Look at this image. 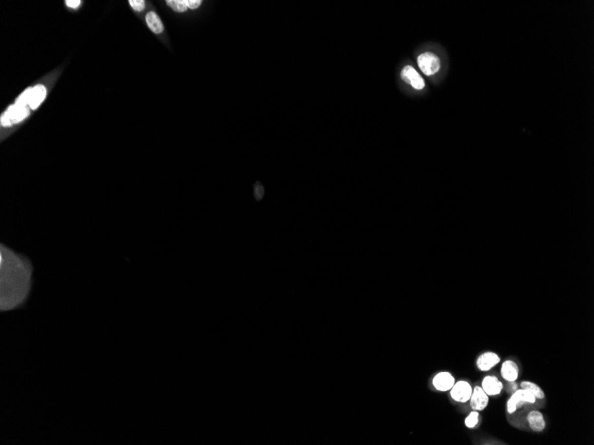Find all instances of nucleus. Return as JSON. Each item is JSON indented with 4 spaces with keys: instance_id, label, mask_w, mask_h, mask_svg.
I'll use <instances>...</instances> for the list:
<instances>
[{
    "instance_id": "nucleus-14",
    "label": "nucleus",
    "mask_w": 594,
    "mask_h": 445,
    "mask_svg": "<svg viewBox=\"0 0 594 445\" xmlns=\"http://www.w3.org/2000/svg\"><path fill=\"white\" fill-rule=\"evenodd\" d=\"M146 22L148 24V28H151L152 31L156 34H160L164 30L162 21L155 12L152 11L146 14Z\"/></svg>"
},
{
    "instance_id": "nucleus-8",
    "label": "nucleus",
    "mask_w": 594,
    "mask_h": 445,
    "mask_svg": "<svg viewBox=\"0 0 594 445\" xmlns=\"http://www.w3.org/2000/svg\"><path fill=\"white\" fill-rule=\"evenodd\" d=\"M500 361L501 358L497 354L492 351H487L478 357L476 365L480 371H488L491 370L492 368L495 367L496 364H498Z\"/></svg>"
},
{
    "instance_id": "nucleus-6",
    "label": "nucleus",
    "mask_w": 594,
    "mask_h": 445,
    "mask_svg": "<svg viewBox=\"0 0 594 445\" xmlns=\"http://www.w3.org/2000/svg\"><path fill=\"white\" fill-rule=\"evenodd\" d=\"M400 77L404 82H406L407 84L411 85L415 90H422V89L425 88V83L422 78L421 75L419 74L417 70L410 65H407L401 70Z\"/></svg>"
},
{
    "instance_id": "nucleus-22",
    "label": "nucleus",
    "mask_w": 594,
    "mask_h": 445,
    "mask_svg": "<svg viewBox=\"0 0 594 445\" xmlns=\"http://www.w3.org/2000/svg\"><path fill=\"white\" fill-rule=\"evenodd\" d=\"M65 3L68 7H71V8H77L81 3V1L80 0H67V1H65Z\"/></svg>"
},
{
    "instance_id": "nucleus-11",
    "label": "nucleus",
    "mask_w": 594,
    "mask_h": 445,
    "mask_svg": "<svg viewBox=\"0 0 594 445\" xmlns=\"http://www.w3.org/2000/svg\"><path fill=\"white\" fill-rule=\"evenodd\" d=\"M501 375L506 382H515L519 377V366L513 360H506L502 363Z\"/></svg>"
},
{
    "instance_id": "nucleus-17",
    "label": "nucleus",
    "mask_w": 594,
    "mask_h": 445,
    "mask_svg": "<svg viewBox=\"0 0 594 445\" xmlns=\"http://www.w3.org/2000/svg\"><path fill=\"white\" fill-rule=\"evenodd\" d=\"M479 417H480V414H479L478 410L471 411L469 414V416L465 419V421H464V423H465V426H466L467 428H475L478 425V422H479Z\"/></svg>"
},
{
    "instance_id": "nucleus-7",
    "label": "nucleus",
    "mask_w": 594,
    "mask_h": 445,
    "mask_svg": "<svg viewBox=\"0 0 594 445\" xmlns=\"http://www.w3.org/2000/svg\"><path fill=\"white\" fill-rule=\"evenodd\" d=\"M469 401L472 410L481 411L488 406L489 398L481 386H475Z\"/></svg>"
},
{
    "instance_id": "nucleus-12",
    "label": "nucleus",
    "mask_w": 594,
    "mask_h": 445,
    "mask_svg": "<svg viewBox=\"0 0 594 445\" xmlns=\"http://www.w3.org/2000/svg\"><path fill=\"white\" fill-rule=\"evenodd\" d=\"M527 422L531 429L534 432H543L546 428V421L542 412L539 410H532L527 417Z\"/></svg>"
},
{
    "instance_id": "nucleus-9",
    "label": "nucleus",
    "mask_w": 594,
    "mask_h": 445,
    "mask_svg": "<svg viewBox=\"0 0 594 445\" xmlns=\"http://www.w3.org/2000/svg\"><path fill=\"white\" fill-rule=\"evenodd\" d=\"M456 383V379L449 371H441L432 379V384L437 390L439 391H449L452 389L453 386Z\"/></svg>"
},
{
    "instance_id": "nucleus-10",
    "label": "nucleus",
    "mask_w": 594,
    "mask_h": 445,
    "mask_svg": "<svg viewBox=\"0 0 594 445\" xmlns=\"http://www.w3.org/2000/svg\"><path fill=\"white\" fill-rule=\"evenodd\" d=\"M481 388L488 396H495L502 392L503 385L495 376H486L481 382Z\"/></svg>"
},
{
    "instance_id": "nucleus-5",
    "label": "nucleus",
    "mask_w": 594,
    "mask_h": 445,
    "mask_svg": "<svg viewBox=\"0 0 594 445\" xmlns=\"http://www.w3.org/2000/svg\"><path fill=\"white\" fill-rule=\"evenodd\" d=\"M472 387L466 380H459L456 382L452 389H450L451 397L458 403H466L470 400Z\"/></svg>"
},
{
    "instance_id": "nucleus-3",
    "label": "nucleus",
    "mask_w": 594,
    "mask_h": 445,
    "mask_svg": "<svg viewBox=\"0 0 594 445\" xmlns=\"http://www.w3.org/2000/svg\"><path fill=\"white\" fill-rule=\"evenodd\" d=\"M418 65L425 76H432L440 70V60L434 53L426 52L418 57Z\"/></svg>"
},
{
    "instance_id": "nucleus-2",
    "label": "nucleus",
    "mask_w": 594,
    "mask_h": 445,
    "mask_svg": "<svg viewBox=\"0 0 594 445\" xmlns=\"http://www.w3.org/2000/svg\"><path fill=\"white\" fill-rule=\"evenodd\" d=\"M536 401H537V397L529 390L523 389H518L513 393L507 402V411H508V414H513L517 409L523 406L525 403H532L533 404V403H536Z\"/></svg>"
},
{
    "instance_id": "nucleus-1",
    "label": "nucleus",
    "mask_w": 594,
    "mask_h": 445,
    "mask_svg": "<svg viewBox=\"0 0 594 445\" xmlns=\"http://www.w3.org/2000/svg\"><path fill=\"white\" fill-rule=\"evenodd\" d=\"M32 283V265L8 248L1 246V307L14 309L24 302Z\"/></svg>"
},
{
    "instance_id": "nucleus-4",
    "label": "nucleus",
    "mask_w": 594,
    "mask_h": 445,
    "mask_svg": "<svg viewBox=\"0 0 594 445\" xmlns=\"http://www.w3.org/2000/svg\"><path fill=\"white\" fill-rule=\"evenodd\" d=\"M29 111H28L27 107L21 106L18 104H14L13 106H11L7 112L2 115L1 117V124L3 126L8 128L14 124H17L19 122L23 120L25 117H27Z\"/></svg>"
},
{
    "instance_id": "nucleus-15",
    "label": "nucleus",
    "mask_w": 594,
    "mask_h": 445,
    "mask_svg": "<svg viewBox=\"0 0 594 445\" xmlns=\"http://www.w3.org/2000/svg\"><path fill=\"white\" fill-rule=\"evenodd\" d=\"M520 388L523 389H527L530 392L534 394V396L537 397V399H544L545 397V392L543 391V389L537 385L536 383L532 382H528V380H525L520 383Z\"/></svg>"
},
{
    "instance_id": "nucleus-21",
    "label": "nucleus",
    "mask_w": 594,
    "mask_h": 445,
    "mask_svg": "<svg viewBox=\"0 0 594 445\" xmlns=\"http://www.w3.org/2000/svg\"><path fill=\"white\" fill-rule=\"evenodd\" d=\"M263 193H264L263 187L261 186V185H256L255 187V195L256 198L257 199H261L263 197Z\"/></svg>"
},
{
    "instance_id": "nucleus-13",
    "label": "nucleus",
    "mask_w": 594,
    "mask_h": 445,
    "mask_svg": "<svg viewBox=\"0 0 594 445\" xmlns=\"http://www.w3.org/2000/svg\"><path fill=\"white\" fill-rule=\"evenodd\" d=\"M46 90L42 85H36L34 88H31L28 106L32 110H36L46 98Z\"/></svg>"
},
{
    "instance_id": "nucleus-18",
    "label": "nucleus",
    "mask_w": 594,
    "mask_h": 445,
    "mask_svg": "<svg viewBox=\"0 0 594 445\" xmlns=\"http://www.w3.org/2000/svg\"><path fill=\"white\" fill-rule=\"evenodd\" d=\"M29 93H31V88L27 89L22 94H21L17 101H16V104L21 105V106L27 107L28 105V100H29Z\"/></svg>"
},
{
    "instance_id": "nucleus-19",
    "label": "nucleus",
    "mask_w": 594,
    "mask_h": 445,
    "mask_svg": "<svg viewBox=\"0 0 594 445\" xmlns=\"http://www.w3.org/2000/svg\"><path fill=\"white\" fill-rule=\"evenodd\" d=\"M128 3L130 4L133 9L138 12L143 10L145 7V2L143 0H129Z\"/></svg>"
},
{
    "instance_id": "nucleus-20",
    "label": "nucleus",
    "mask_w": 594,
    "mask_h": 445,
    "mask_svg": "<svg viewBox=\"0 0 594 445\" xmlns=\"http://www.w3.org/2000/svg\"><path fill=\"white\" fill-rule=\"evenodd\" d=\"M186 6L190 9H196L201 5V0H185Z\"/></svg>"
},
{
    "instance_id": "nucleus-16",
    "label": "nucleus",
    "mask_w": 594,
    "mask_h": 445,
    "mask_svg": "<svg viewBox=\"0 0 594 445\" xmlns=\"http://www.w3.org/2000/svg\"><path fill=\"white\" fill-rule=\"evenodd\" d=\"M166 4L173 11L178 12V13H184L188 9L185 0H167Z\"/></svg>"
}]
</instances>
